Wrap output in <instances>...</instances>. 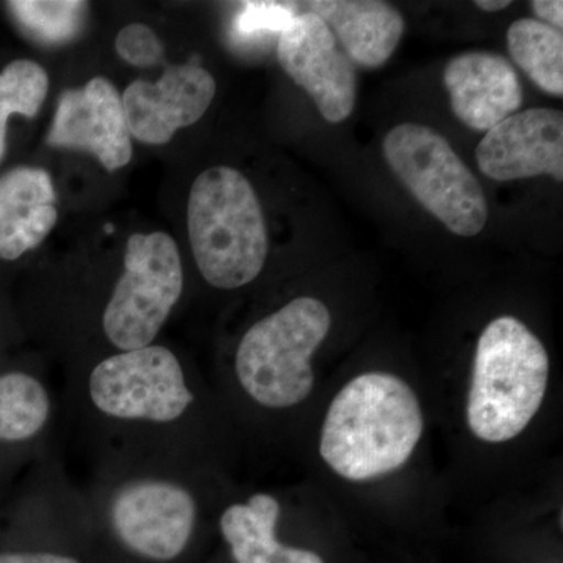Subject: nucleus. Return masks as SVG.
<instances>
[{
	"instance_id": "obj_1",
	"label": "nucleus",
	"mask_w": 563,
	"mask_h": 563,
	"mask_svg": "<svg viewBox=\"0 0 563 563\" xmlns=\"http://www.w3.org/2000/svg\"><path fill=\"white\" fill-rule=\"evenodd\" d=\"M421 433L420 401L410 385L393 374L366 373L333 399L320 453L344 479H374L401 468Z\"/></svg>"
},
{
	"instance_id": "obj_19",
	"label": "nucleus",
	"mask_w": 563,
	"mask_h": 563,
	"mask_svg": "<svg viewBox=\"0 0 563 563\" xmlns=\"http://www.w3.org/2000/svg\"><path fill=\"white\" fill-rule=\"evenodd\" d=\"M49 91V76L38 63L11 62L0 73V162L5 154L7 122L11 114H38Z\"/></svg>"
},
{
	"instance_id": "obj_7",
	"label": "nucleus",
	"mask_w": 563,
	"mask_h": 563,
	"mask_svg": "<svg viewBox=\"0 0 563 563\" xmlns=\"http://www.w3.org/2000/svg\"><path fill=\"white\" fill-rule=\"evenodd\" d=\"M88 391L99 412L128 421H176L195 401L179 358L157 344L121 351L98 363Z\"/></svg>"
},
{
	"instance_id": "obj_16",
	"label": "nucleus",
	"mask_w": 563,
	"mask_h": 563,
	"mask_svg": "<svg viewBox=\"0 0 563 563\" xmlns=\"http://www.w3.org/2000/svg\"><path fill=\"white\" fill-rule=\"evenodd\" d=\"M280 504L272 495L257 493L246 504H233L221 515L222 537L236 563H324L320 555L285 547L276 537Z\"/></svg>"
},
{
	"instance_id": "obj_25",
	"label": "nucleus",
	"mask_w": 563,
	"mask_h": 563,
	"mask_svg": "<svg viewBox=\"0 0 563 563\" xmlns=\"http://www.w3.org/2000/svg\"><path fill=\"white\" fill-rule=\"evenodd\" d=\"M509 0H479L476 2L477 9L488 11V13H495V11L506 10L510 7Z\"/></svg>"
},
{
	"instance_id": "obj_12",
	"label": "nucleus",
	"mask_w": 563,
	"mask_h": 563,
	"mask_svg": "<svg viewBox=\"0 0 563 563\" xmlns=\"http://www.w3.org/2000/svg\"><path fill=\"white\" fill-rule=\"evenodd\" d=\"M481 172L507 181L548 176L563 180V114L554 109L518 111L485 133L476 150Z\"/></svg>"
},
{
	"instance_id": "obj_3",
	"label": "nucleus",
	"mask_w": 563,
	"mask_h": 563,
	"mask_svg": "<svg viewBox=\"0 0 563 563\" xmlns=\"http://www.w3.org/2000/svg\"><path fill=\"white\" fill-rule=\"evenodd\" d=\"M550 358L542 342L514 317L488 322L477 342L466 417L477 439L512 440L528 428L547 393Z\"/></svg>"
},
{
	"instance_id": "obj_15",
	"label": "nucleus",
	"mask_w": 563,
	"mask_h": 563,
	"mask_svg": "<svg viewBox=\"0 0 563 563\" xmlns=\"http://www.w3.org/2000/svg\"><path fill=\"white\" fill-rule=\"evenodd\" d=\"M363 68H379L398 47L406 22L396 7L379 0H320L307 3Z\"/></svg>"
},
{
	"instance_id": "obj_4",
	"label": "nucleus",
	"mask_w": 563,
	"mask_h": 563,
	"mask_svg": "<svg viewBox=\"0 0 563 563\" xmlns=\"http://www.w3.org/2000/svg\"><path fill=\"white\" fill-rule=\"evenodd\" d=\"M331 322L328 307L309 296L255 322L236 351V376L244 391L269 409L302 402L314 384L310 361Z\"/></svg>"
},
{
	"instance_id": "obj_20",
	"label": "nucleus",
	"mask_w": 563,
	"mask_h": 563,
	"mask_svg": "<svg viewBox=\"0 0 563 563\" xmlns=\"http://www.w3.org/2000/svg\"><path fill=\"white\" fill-rule=\"evenodd\" d=\"M22 29L46 44H63L79 35L87 3L76 0H16L7 3Z\"/></svg>"
},
{
	"instance_id": "obj_9",
	"label": "nucleus",
	"mask_w": 563,
	"mask_h": 563,
	"mask_svg": "<svg viewBox=\"0 0 563 563\" xmlns=\"http://www.w3.org/2000/svg\"><path fill=\"white\" fill-rule=\"evenodd\" d=\"M277 58L287 76L313 99L325 121L339 124L351 117L357 101L354 63L320 16L312 11L296 14L279 36Z\"/></svg>"
},
{
	"instance_id": "obj_10",
	"label": "nucleus",
	"mask_w": 563,
	"mask_h": 563,
	"mask_svg": "<svg viewBox=\"0 0 563 563\" xmlns=\"http://www.w3.org/2000/svg\"><path fill=\"white\" fill-rule=\"evenodd\" d=\"M214 95L213 76L192 62L169 66L154 84L133 81L122 95L131 136L146 144L168 143L179 129L201 120Z\"/></svg>"
},
{
	"instance_id": "obj_8",
	"label": "nucleus",
	"mask_w": 563,
	"mask_h": 563,
	"mask_svg": "<svg viewBox=\"0 0 563 563\" xmlns=\"http://www.w3.org/2000/svg\"><path fill=\"white\" fill-rule=\"evenodd\" d=\"M110 523L118 540L133 554L152 562H172L190 543L196 503L179 484L136 481L114 495Z\"/></svg>"
},
{
	"instance_id": "obj_14",
	"label": "nucleus",
	"mask_w": 563,
	"mask_h": 563,
	"mask_svg": "<svg viewBox=\"0 0 563 563\" xmlns=\"http://www.w3.org/2000/svg\"><path fill=\"white\" fill-rule=\"evenodd\" d=\"M49 173L16 168L0 177V258L16 261L35 250L57 224Z\"/></svg>"
},
{
	"instance_id": "obj_13",
	"label": "nucleus",
	"mask_w": 563,
	"mask_h": 563,
	"mask_svg": "<svg viewBox=\"0 0 563 563\" xmlns=\"http://www.w3.org/2000/svg\"><path fill=\"white\" fill-rule=\"evenodd\" d=\"M443 81L455 117L473 131H490L523 103L517 69L493 52H465L451 58Z\"/></svg>"
},
{
	"instance_id": "obj_24",
	"label": "nucleus",
	"mask_w": 563,
	"mask_h": 563,
	"mask_svg": "<svg viewBox=\"0 0 563 563\" xmlns=\"http://www.w3.org/2000/svg\"><path fill=\"white\" fill-rule=\"evenodd\" d=\"M532 10L536 16L542 20L540 22L561 31L563 25V2L561 0H536L532 2Z\"/></svg>"
},
{
	"instance_id": "obj_2",
	"label": "nucleus",
	"mask_w": 563,
	"mask_h": 563,
	"mask_svg": "<svg viewBox=\"0 0 563 563\" xmlns=\"http://www.w3.org/2000/svg\"><path fill=\"white\" fill-rule=\"evenodd\" d=\"M188 235L203 279L221 290L251 284L265 266L268 231L251 181L214 166L192 181Z\"/></svg>"
},
{
	"instance_id": "obj_22",
	"label": "nucleus",
	"mask_w": 563,
	"mask_h": 563,
	"mask_svg": "<svg viewBox=\"0 0 563 563\" xmlns=\"http://www.w3.org/2000/svg\"><path fill=\"white\" fill-rule=\"evenodd\" d=\"M114 49L122 60L139 68L155 66L163 60V44L157 33L140 22L125 25L118 33Z\"/></svg>"
},
{
	"instance_id": "obj_18",
	"label": "nucleus",
	"mask_w": 563,
	"mask_h": 563,
	"mask_svg": "<svg viewBox=\"0 0 563 563\" xmlns=\"http://www.w3.org/2000/svg\"><path fill=\"white\" fill-rule=\"evenodd\" d=\"M51 396L36 377L25 373L0 376V442H25L49 421Z\"/></svg>"
},
{
	"instance_id": "obj_6",
	"label": "nucleus",
	"mask_w": 563,
	"mask_h": 563,
	"mask_svg": "<svg viewBox=\"0 0 563 563\" xmlns=\"http://www.w3.org/2000/svg\"><path fill=\"white\" fill-rule=\"evenodd\" d=\"M184 290L177 244L165 232L133 233L125 247L124 273L114 285L102 328L120 351L154 342Z\"/></svg>"
},
{
	"instance_id": "obj_17",
	"label": "nucleus",
	"mask_w": 563,
	"mask_h": 563,
	"mask_svg": "<svg viewBox=\"0 0 563 563\" xmlns=\"http://www.w3.org/2000/svg\"><path fill=\"white\" fill-rule=\"evenodd\" d=\"M510 57L544 92L563 96V35L537 20L515 21L507 31Z\"/></svg>"
},
{
	"instance_id": "obj_11",
	"label": "nucleus",
	"mask_w": 563,
	"mask_h": 563,
	"mask_svg": "<svg viewBox=\"0 0 563 563\" xmlns=\"http://www.w3.org/2000/svg\"><path fill=\"white\" fill-rule=\"evenodd\" d=\"M47 143L90 152L109 172L124 168L132 158V139L120 91L96 77L79 90L63 92Z\"/></svg>"
},
{
	"instance_id": "obj_21",
	"label": "nucleus",
	"mask_w": 563,
	"mask_h": 563,
	"mask_svg": "<svg viewBox=\"0 0 563 563\" xmlns=\"http://www.w3.org/2000/svg\"><path fill=\"white\" fill-rule=\"evenodd\" d=\"M295 10L279 2H246L232 24L236 41H255L282 35L295 20Z\"/></svg>"
},
{
	"instance_id": "obj_23",
	"label": "nucleus",
	"mask_w": 563,
	"mask_h": 563,
	"mask_svg": "<svg viewBox=\"0 0 563 563\" xmlns=\"http://www.w3.org/2000/svg\"><path fill=\"white\" fill-rule=\"evenodd\" d=\"M0 563H80L70 555L47 553V551H25V553H2Z\"/></svg>"
},
{
	"instance_id": "obj_5",
	"label": "nucleus",
	"mask_w": 563,
	"mask_h": 563,
	"mask_svg": "<svg viewBox=\"0 0 563 563\" xmlns=\"http://www.w3.org/2000/svg\"><path fill=\"white\" fill-rule=\"evenodd\" d=\"M385 161L415 199L451 232H483L488 206L483 187L442 133L406 122L384 140Z\"/></svg>"
}]
</instances>
